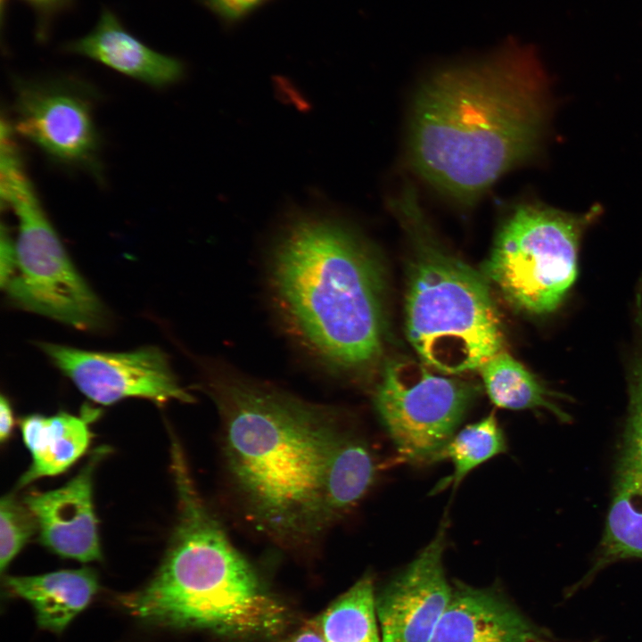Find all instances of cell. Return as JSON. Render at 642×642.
Masks as SVG:
<instances>
[{"instance_id": "obj_18", "label": "cell", "mask_w": 642, "mask_h": 642, "mask_svg": "<svg viewBox=\"0 0 642 642\" xmlns=\"http://www.w3.org/2000/svg\"><path fill=\"white\" fill-rule=\"evenodd\" d=\"M371 448L349 429L330 457L324 479L323 514L325 528L355 507L374 484L376 465Z\"/></svg>"}, {"instance_id": "obj_22", "label": "cell", "mask_w": 642, "mask_h": 642, "mask_svg": "<svg viewBox=\"0 0 642 642\" xmlns=\"http://www.w3.org/2000/svg\"><path fill=\"white\" fill-rule=\"evenodd\" d=\"M24 503V502H23ZM37 523L29 507L11 495L0 503V570L4 572L12 560L35 533Z\"/></svg>"}, {"instance_id": "obj_25", "label": "cell", "mask_w": 642, "mask_h": 642, "mask_svg": "<svg viewBox=\"0 0 642 642\" xmlns=\"http://www.w3.org/2000/svg\"><path fill=\"white\" fill-rule=\"evenodd\" d=\"M15 269L14 241L8 230L2 226L0 243V283L3 286L12 276Z\"/></svg>"}, {"instance_id": "obj_16", "label": "cell", "mask_w": 642, "mask_h": 642, "mask_svg": "<svg viewBox=\"0 0 642 642\" xmlns=\"http://www.w3.org/2000/svg\"><path fill=\"white\" fill-rule=\"evenodd\" d=\"M6 586L34 608L42 629L62 632L91 602L98 579L91 568L62 570L37 576H8Z\"/></svg>"}, {"instance_id": "obj_10", "label": "cell", "mask_w": 642, "mask_h": 642, "mask_svg": "<svg viewBox=\"0 0 642 642\" xmlns=\"http://www.w3.org/2000/svg\"><path fill=\"white\" fill-rule=\"evenodd\" d=\"M40 348L84 395L96 403L111 405L131 397L160 405L171 399L193 401L180 387L168 358L158 348L102 352L45 342Z\"/></svg>"}, {"instance_id": "obj_3", "label": "cell", "mask_w": 642, "mask_h": 642, "mask_svg": "<svg viewBox=\"0 0 642 642\" xmlns=\"http://www.w3.org/2000/svg\"><path fill=\"white\" fill-rule=\"evenodd\" d=\"M271 289L289 333L327 367L356 374L383 349V278L370 244L344 222L301 214L285 226Z\"/></svg>"}, {"instance_id": "obj_2", "label": "cell", "mask_w": 642, "mask_h": 642, "mask_svg": "<svg viewBox=\"0 0 642 642\" xmlns=\"http://www.w3.org/2000/svg\"><path fill=\"white\" fill-rule=\"evenodd\" d=\"M204 378L226 471L250 519L279 544L313 541L326 530L324 479L347 430L341 415L221 367Z\"/></svg>"}, {"instance_id": "obj_27", "label": "cell", "mask_w": 642, "mask_h": 642, "mask_svg": "<svg viewBox=\"0 0 642 642\" xmlns=\"http://www.w3.org/2000/svg\"><path fill=\"white\" fill-rule=\"evenodd\" d=\"M288 642H326L320 633L316 621L296 632Z\"/></svg>"}, {"instance_id": "obj_9", "label": "cell", "mask_w": 642, "mask_h": 642, "mask_svg": "<svg viewBox=\"0 0 642 642\" xmlns=\"http://www.w3.org/2000/svg\"><path fill=\"white\" fill-rule=\"evenodd\" d=\"M15 129L53 160L92 167L99 149L93 103L70 79L21 80L15 87Z\"/></svg>"}, {"instance_id": "obj_19", "label": "cell", "mask_w": 642, "mask_h": 642, "mask_svg": "<svg viewBox=\"0 0 642 642\" xmlns=\"http://www.w3.org/2000/svg\"><path fill=\"white\" fill-rule=\"evenodd\" d=\"M480 373L491 402L501 408L524 410L541 408L562 422L570 420L554 400V394L518 360L502 350L481 368Z\"/></svg>"}, {"instance_id": "obj_26", "label": "cell", "mask_w": 642, "mask_h": 642, "mask_svg": "<svg viewBox=\"0 0 642 642\" xmlns=\"http://www.w3.org/2000/svg\"><path fill=\"white\" fill-rule=\"evenodd\" d=\"M13 424L14 419L10 402L2 395L0 399V440L2 443L9 439Z\"/></svg>"}, {"instance_id": "obj_7", "label": "cell", "mask_w": 642, "mask_h": 642, "mask_svg": "<svg viewBox=\"0 0 642 642\" xmlns=\"http://www.w3.org/2000/svg\"><path fill=\"white\" fill-rule=\"evenodd\" d=\"M598 213V207L573 214L537 203L517 206L496 236L484 276L521 310H555L576 279L581 236Z\"/></svg>"}, {"instance_id": "obj_1", "label": "cell", "mask_w": 642, "mask_h": 642, "mask_svg": "<svg viewBox=\"0 0 642 642\" xmlns=\"http://www.w3.org/2000/svg\"><path fill=\"white\" fill-rule=\"evenodd\" d=\"M547 91L536 51L514 39L485 59L437 70L414 103L411 165L441 193L472 205L536 152Z\"/></svg>"}, {"instance_id": "obj_8", "label": "cell", "mask_w": 642, "mask_h": 642, "mask_svg": "<svg viewBox=\"0 0 642 642\" xmlns=\"http://www.w3.org/2000/svg\"><path fill=\"white\" fill-rule=\"evenodd\" d=\"M422 361L393 359L383 368L374 407L401 458L436 462L477 397V389L431 371Z\"/></svg>"}, {"instance_id": "obj_28", "label": "cell", "mask_w": 642, "mask_h": 642, "mask_svg": "<svg viewBox=\"0 0 642 642\" xmlns=\"http://www.w3.org/2000/svg\"><path fill=\"white\" fill-rule=\"evenodd\" d=\"M40 8H52L62 3L64 0H28Z\"/></svg>"}, {"instance_id": "obj_12", "label": "cell", "mask_w": 642, "mask_h": 642, "mask_svg": "<svg viewBox=\"0 0 642 642\" xmlns=\"http://www.w3.org/2000/svg\"><path fill=\"white\" fill-rule=\"evenodd\" d=\"M105 451L97 449L62 487L32 492L23 500L35 516L41 542L60 556L84 563L102 556L93 505V473Z\"/></svg>"}, {"instance_id": "obj_21", "label": "cell", "mask_w": 642, "mask_h": 642, "mask_svg": "<svg viewBox=\"0 0 642 642\" xmlns=\"http://www.w3.org/2000/svg\"><path fill=\"white\" fill-rule=\"evenodd\" d=\"M506 440L494 413L456 432L440 451L437 460L449 459L453 473L440 488L456 489L465 477L489 459L506 451Z\"/></svg>"}, {"instance_id": "obj_6", "label": "cell", "mask_w": 642, "mask_h": 642, "mask_svg": "<svg viewBox=\"0 0 642 642\" xmlns=\"http://www.w3.org/2000/svg\"><path fill=\"white\" fill-rule=\"evenodd\" d=\"M0 193L18 219L15 269L2 286L19 307L78 329L103 320V308L75 268L18 155L0 160Z\"/></svg>"}, {"instance_id": "obj_24", "label": "cell", "mask_w": 642, "mask_h": 642, "mask_svg": "<svg viewBox=\"0 0 642 642\" xmlns=\"http://www.w3.org/2000/svg\"><path fill=\"white\" fill-rule=\"evenodd\" d=\"M226 28H233L270 0H201Z\"/></svg>"}, {"instance_id": "obj_20", "label": "cell", "mask_w": 642, "mask_h": 642, "mask_svg": "<svg viewBox=\"0 0 642 642\" xmlns=\"http://www.w3.org/2000/svg\"><path fill=\"white\" fill-rule=\"evenodd\" d=\"M373 580L365 576L315 621L326 642H382Z\"/></svg>"}, {"instance_id": "obj_5", "label": "cell", "mask_w": 642, "mask_h": 642, "mask_svg": "<svg viewBox=\"0 0 642 642\" xmlns=\"http://www.w3.org/2000/svg\"><path fill=\"white\" fill-rule=\"evenodd\" d=\"M390 208L415 250L405 303L409 343L424 365L443 374L480 370L505 344L489 281L442 248L411 185Z\"/></svg>"}, {"instance_id": "obj_15", "label": "cell", "mask_w": 642, "mask_h": 642, "mask_svg": "<svg viewBox=\"0 0 642 642\" xmlns=\"http://www.w3.org/2000/svg\"><path fill=\"white\" fill-rule=\"evenodd\" d=\"M96 416L97 412L86 410L82 416L62 412L51 416L33 414L23 417L20 426L32 463L19 480L18 487L59 474L73 465L89 446L92 433L88 424Z\"/></svg>"}, {"instance_id": "obj_4", "label": "cell", "mask_w": 642, "mask_h": 642, "mask_svg": "<svg viewBox=\"0 0 642 642\" xmlns=\"http://www.w3.org/2000/svg\"><path fill=\"white\" fill-rule=\"evenodd\" d=\"M177 519L165 557L143 589L123 599L144 621L235 637L274 635L285 608L262 585L202 498L182 451L172 455Z\"/></svg>"}, {"instance_id": "obj_13", "label": "cell", "mask_w": 642, "mask_h": 642, "mask_svg": "<svg viewBox=\"0 0 642 642\" xmlns=\"http://www.w3.org/2000/svg\"><path fill=\"white\" fill-rule=\"evenodd\" d=\"M430 642L550 641L498 594L457 585Z\"/></svg>"}, {"instance_id": "obj_23", "label": "cell", "mask_w": 642, "mask_h": 642, "mask_svg": "<svg viewBox=\"0 0 642 642\" xmlns=\"http://www.w3.org/2000/svg\"><path fill=\"white\" fill-rule=\"evenodd\" d=\"M620 461L642 476V341L630 383V410Z\"/></svg>"}, {"instance_id": "obj_14", "label": "cell", "mask_w": 642, "mask_h": 642, "mask_svg": "<svg viewBox=\"0 0 642 642\" xmlns=\"http://www.w3.org/2000/svg\"><path fill=\"white\" fill-rule=\"evenodd\" d=\"M67 49L153 86L174 84L185 71L179 60L145 45L109 10L102 12L90 33L69 44Z\"/></svg>"}, {"instance_id": "obj_17", "label": "cell", "mask_w": 642, "mask_h": 642, "mask_svg": "<svg viewBox=\"0 0 642 642\" xmlns=\"http://www.w3.org/2000/svg\"><path fill=\"white\" fill-rule=\"evenodd\" d=\"M642 559V476L619 461L613 496L594 565L572 591L605 567L621 560Z\"/></svg>"}, {"instance_id": "obj_11", "label": "cell", "mask_w": 642, "mask_h": 642, "mask_svg": "<svg viewBox=\"0 0 642 642\" xmlns=\"http://www.w3.org/2000/svg\"><path fill=\"white\" fill-rule=\"evenodd\" d=\"M445 527L375 599L382 642H430L453 588L445 575Z\"/></svg>"}]
</instances>
